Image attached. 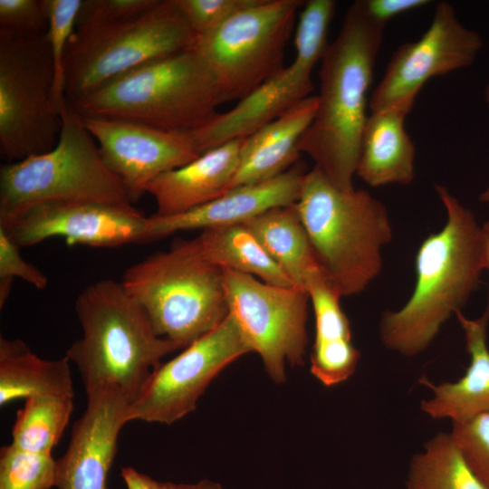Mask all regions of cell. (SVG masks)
<instances>
[{"label": "cell", "mask_w": 489, "mask_h": 489, "mask_svg": "<svg viewBox=\"0 0 489 489\" xmlns=\"http://www.w3.org/2000/svg\"><path fill=\"white\" fill-rule=\"evenodd\" d=\"M478 199L482 203H489V186L480 194Z\"/></svg>", "instance_id": "39"}, {"label": "cell", "mask_w": 489, "mask_h": 489, "mask_svg": "<svg viewBox=\"0 0 489 489\" xmlns=\"http://www.w3.org/2000/svg\"><path fill=\"white\" fill-rule=\"evenodd\" d=\"M446 220L420 244L415 257L416 283L407 302L383 313V345L412 357L433 342L443 324L462 311L486 270L483 225L472 210L443 185H435Z\"/></svg>", "instance_id": "1"}, {"label": "cell", "mask_w": 489, "mask_h": 489, "mask_svg": "<svg viewBox=\"0 0 489 489\" xmlns=\"http://www.w3.org/2000/svg\"><path fill=\"white\" fill-rule=\"evenodd\" d=\"M306 292L315 320L311 373L325 387H333L353 375L360 352L352 343L350 321L340 302L341 298L322 271L310 279Z\"/></svg>", "instance_id": "22"}, {"label": "cell", "mask_w": 489, "mask_h": 489, "mask_svg": "<svg viewBox=\"0 0 489 489\" xmlns=\"http://www.w3.org/2000/svg\"><path fill=\"white\" fill-rule=\"evenodd\" d=\"M51 150L0 168V225L30 208L56 203L132 204L109 169L82 115L68 103Z\"/></svg>", "instance_id": "6"}, {"label": "cell", "mask_w": 489, "mask_h": 489, "mask_svg": "<svg viewBox=\"0 0 489 489\" xmlns=\"http://www.w3.org/2000/svg\"><path fill=\"white\" fill-rule=\"evenodd\" d=\"M87 394V406L73 424L65 453L56 460L58 489H108V475L130 401L118 388Z\"/></svg>", "instance_id": "17"}, {"label": "cell", "mask_w": 489, "mask_h": 489, "mask_svg": "<svg viewBox=\"0 0 489 489\" xmlns=\"http://www.w3.org/2000/svg\"><path fill=\"white\" fill-rule=\"evenodd\" d=\"M47 30V0H0V32L30 36Z\"/></svg>", "instance_id": "33"}, {"label": "cell", "mask_w": 489, "mask_h": 489, "mask_svg": "<svg viewBox=\"0 0 489 489\" xmlns=\"http://www.w3.org/2000/svg\"><path fill=\"white\" fill-rule=\"evenodd\" d=\"M74 309L82 336L65 356L77 366L86 393L113 387L131 404L162 359L178 350L156 333L121 282L101 279L87 285Z\"/></svg>", "instance_id": "3"}, {"label": "cell", "mask_w": 489, "mask_h": 489, "mask_svg": "<svg viewBox=\"0 0 489 489\" xmlns=\"http://www.w3.org/2000/svg\"><path fill=\"white\" fill-rule=\"evenodd\" d=\"M482 225L485 240L486 271H489V220L484 222Z\"/></svg>", "instance_id": "38"}, {"label": "cell", "mask_w": 489, "mask_h": 489, "mask_svg": "<svg viewBox=\"0 0 489 489\" xmlns=\"http://www.w3.org/2000/svg\"><path fill=\"white\" fill-rule=\"evenodd\" d=\"M224 284L229 312L252 352L258 353L272 380L284 382L287 363L304 365L308 292L232 270H224Z\"/></svg>", "instance_id": "12"}, {"label": "cell", "mask_w": 489, "mask_h": 489, "mask_svg": "<svg viewBox=\"0 0 489 489\" xmlns=\"http://www.w3.org/2000/svg\"><path fill=\"white\" fill-rule=\"evenodd\" d=\"M121 283L162 338L184 349L229 314L224 270L206 261L193 240L177 241L129 266Z\"/></svg>", "instance_id": "7"}, {"label": "cell", "mask_w": 489, "mask_h": 489, "mask_svg": "<svg viewBox=\"0 0 489 489\" xmlns=\"http://www.w3.org/2000/svg\"><path fill=\"white\" fill-rule=\"evenodd\" d=\"M221 103L209 65L193 48L123 73L71 106L82 117L187 133L212 120Z\"/></svg>", "instance_id": "5"}, {"label": "cell", "mask_w": 489, "mask_h": 489, "mask_svg": "<svg viewBox=\"0 0 489 489\" xmlns=\"http://www.w3.org/2000/svg\"><path fill=\"white\" fill-rule=\"evenodd\" d=\"M147 217L132 204L56 203L34 206L0 227L19 247L53 237L70 245L115 247L146 243Z\"/></svg>", "instance_id": "16"}, {"label": "cell", "mask_w": 489, "mask_h": 489, "mask_svg": "<svg viewBox=\"0 0 489 489\" xmlns=\"http://www.w3.org/2000/svg\"><path fill=\"white\" fill-rule=\"evenodd\" d=\"M56 483L52 454L22 450L12 445L0 450V489H51Z\"/></svg>", "instance_id": "29"}, {"label": "cell", "mask_w": 489, "mask_h": 489, "mask_svg": "<svg viewBox=\"0 0 489 489\" xmlns=\"http://www.w3.org/2000/svg\"><path fill=\"white\" fill-rule=\"evenodd\" d=\"M82 119L103 161L120 180L131 203L147 193L156 177L200 156L188 133L121 120Z\"/></svg>", "instance_id": "15"}, {"label": "cell", "mask_w": 489, "mask_h": 489, "mask_svg": "<svg viewBox=\"0 0 489 489\" xmlns=\"http://www.w3.org/2000/svg\"><path fill=\"white\" fill-rule=\"evenodd\" d=\"M412 107L371 111L362 133L356 175L371 187L409 185L415 178V146L405 129Z\"/></svg>", "instance_id": "23"}, {"label": "cell", "mask_w": 489, "mask_h": 489, "mask_svg": "<svg viewBox=\"0 0 489 489\" xmlns=\"http://www.w3.org/2000/svg\"><path fill=\"white\" fill-rule=\"evenodd\" d=\"M383 32L384 27L366 14L361 0L349 7L321 60L316 114L298 146L332 185L346 191L354 189L369 116L368 90Z\"/></svg>", "instance_id": "2"}, {"label": "cell", "mask_w": 489, "mask_h": 489, "mask_svg": "<svg viewBox=\"0 0 489 489\" xmlns=\"http://www.w3.org/2000/svg\"><path fill=\"white\" fill-rule=\"evenodd\" d=\"M69 396H34L25 399L12 429L13 446L34 453L52 454L73 411Z\"/></svg>", "instance_id": "28"}, {"label": "cell", "mask_w": 489, "mask_h": 489, "mask_svg": "<svg viewBox=\"0 0 489 489\" xmlns=\"http://www.w3.org/2000/svg\"><path fill=\"white\" fill-rule=\"evenodd\" d=\"M82 0H47L49 42L54 73L53 102L61 113L67 104L64 89V57L82 5Z\"/></svg>", "instance_id": "30"}, {"label": "cell", "mask_w": 489, "mask_h": 489, "mask_svg": "<svg viewBox=\"0 0 489 489\" xmlns=\"http://www.w3.org/2000/svg\"><path fill=\"white\" fill-rule=\"evenodd\" d=\"M306 168L297 162L267 181L229 190L221 197L188 211L147 217L146 243L178 231L243 224L270 209L295 204Z\"/></svg>", "instance_id": "18"}, {"label": "cell", "mask_w": 489, "mask_h": 489, "mask_svg": "<svg viewBox=\"0 0 489 489\" xmlns=\"http://www.w3.org/2000/svg\"><path fill=\"white\" fill-rule=\"evenodd\" d=\"M406 485L408 489H487L468 466L450 434L443 432L412 457Z\"/></svg>", "instance_id": "27"}, {"label": "cell", "mask_w": 489, "mask_h": 489, "mask_svg": "<svg viewBox=\"0 0 489 489\" xmlns=\"http://www.w3.org/2000/svg\"><path fill=\"white\" fill-rule=\"evenodd\" d=\"M317 263L340 296L362 292L379 275L393 238L386 206L362 189L342 190L313 167L295 203Z\"/></svg>", "instance_id": "4"}, {"label": "cell", "mask_w": 489, "mask_h": 489, "mask_svg": "<svg viewBox=\"0 0 489 489\" xmlns=\"http://www.w3.org/2000/svg\"><path fill=\"white\" fill-rule=\"evenodd\" d=\"M20 248L0 227V308L7 301L15 277L38 290L47 287V276L22 257Z\"/></svg>", "instance_id": "32"}, {"label": "cell", "mask_w": 489, "mask_h": 489, "mask_svg": "<svg viewBox=\"0 0 489 489\" xmlns=\"http://www.w3.org/2000/svg\"><path fill=\"white\" fill-rule=\"evenodd\" d=\"M46 33L18 36L0 32V154L6 162L47 152L59 139L62 118L53 98L54 73Z\"/></svg>", "instance_id": "9"}, {"label": "cell", "mask_w": 489, "mask_h": 489, "mask_svg": "<svg viewBox=\"0 0 489 489\" xmlns=\"http://www.w3.org/2000/svg\"><path fill=\"white\" fill-rule=\"evenodd\" d=\"M301 0H254L209 34L196 48L209 65L222 103L241 101L283 67Z\"/></svg>", "instance_id": "10"}, {"label": "cell", "mask_w": 489, "mask_h": 489, "mask_svg": "<svg viewBox=\"0 0 489 489\" xmlns=\"http://www.w3.org/2000/svg\"><path fill=\"white\" fill-rule=\"evenodd\" d=\"M252 352L229 312L214 330L176 357L161 362L129 405V421L171 425L196 409L210 382L229 364Z\"/></svg>", "instance_id": "13"}, {"label": "cell", "mask_w": 489, "mask_h": 489, "mask_svg": "<svg viewBox=\"0 0 489 489\" xmlns=\"http://www.w3.org/2000/svg\"><path fill=\"white\" fill-rule=\"evenodd\" d=\"M450 436L468 466L489 489V411L453 422Z\"/></svg>", "instance_id": "31"}, {"label": "cell", "mask_w": 489, "mask_h": 489, "mask_svg": "<svg viewBox=\"0 0 489 489\" xmlns=\"http://www.w3.org/2000/svg\"><path fill=\"white\" fill-rule=\"evenodd\" d=\"M127 489H225L221 484L204 478L196 484L160 482L131 466L120 470Z\"/></svg>", "instance_id": "36"}, {"label": "cell", "mask_w": 489, "mask_h": 489, "mask_svg": "<svg viewBox=\"0 0 489 489\" xmlns=\"http://www.w3.org/2000/svg\"><path fill=\"white\" fill-rule=\"evenodd\" d=\"M317 106V96H310L244 138L228 191L267 181L296 164L301 154L299 142L312 124Z\"/></svg>", "instance_id": "21"}, {"label": "cell", "mask_w": 489, "mask_h": 489, "mask_svg": "<svg viewBox=\"0 0 489 489\" xmlns=\"http://www.w3.org/2000/svg\"><path fill=\"white\" fill-rule=\"evenodd\" d=\"M158 0H85L77 23L119 22L138 17ZM76 23V24H77Z\"/></svg>", "instance_id": "35"}, {"label": "cell", "mask_w": 489, "mask_h": 489, "mask_svg": "<svg viewBox=\"0 0 489 489\" xmlns=\"http://www.w3.org/2000/svg\"><path fill=\"white\" fill-rule=\"evenodd\" d=\"M193 242L206 261L223 270L250 274L272 285L294 286L243 224L202 230Z\"/></svg>", "instance_id": "26"}, {"label": "cell", "mask_w": 489, "mask_h": 489, "mask_svg": "<svg viewBox=\"0 0 489 489\" xmlns=\"http://www.w3.org/2000/svg\"><path fill=\"white\" fill-rule=\"evenodd\" d=\"M244 140L226 142L156 177L147 188L157 204L155 214H180L228 192L239 165Z\"/></svg>", "instance_id": "19"}, {"label": "cell", "mask_w": 489, "mask_h": 489, "mask_svg": "<svg viewBox=\"0 0 489 489\" xmlns=\"http://www.w3.org/2000/svg\"><path fill=\"white\" fill-rule=\"evenodd\" d=\"M74 397L70 360H43L20 339L0 338V406L34 396Z\"/></svg>", "instance_id": "24"}, {"label": "cell", "mask_w": 489, "mask_h": 489, "mask_svg": "<svg viewBox=\"0 0 489 489\" xmlns=\"http://www.w3.org/2000/svg\"><path fill=\"white\" fill-rule=\"evenodd\" d=\"M332 0H310L299 13L295 58L225 112H218L187 132L199 155L231 140L244 139L311 96L312 71L329 44L328 29L335 13Z\"/></svg>", "instance_id": "11"}, {"label": "cell", "mask_w": 489, "mask_h": 489, "mask_svg": "<svg viewBox=\"0 0 489 489\" xmlns=\"http://www.w3.org/2000/svg\"><path fill=\"white\" fill-rule=\"evenodd\" d=\"M482 47L480 34L460 23L453 5L438 3L422 36L401 44L391 55L369 100L370 112L398 104L413 108L429 79L471 65Z\"/></svg>", "instance_id": "14"}, {"label": "cell", "mask_w": 489, "mask_h": 489, "mask_svg": "<svg viewBox=\"0 0 489 489\" xmlns=\"http://www.w3.org/2000/svg\"><path fill=\"white\" fill-rule=\"evenodd\" d=\"M292 284L306 291L319 266L295 204L278 206L243 223Z\"/></svg>", "instance_id": "25"}, {"label": "cell", "mask_w": 489, "mask_h": 489, "mask_svg": "<svg viewBox=\"0 0 489 489\" xmlns=\"http://www.w3.org/2000/svg\"><path fill=\"white\" fill-rule=\"evenodd\" d=\"M465 335V350L470 357L464 376L455 382L431 383L426 377L419 382L433 392L420 404L421 410L433 419L465 421L489 411V298L485 310L476 319H468L462 311L455 314Z\"/></svg>", "instance_id": "20"}, {"label": "cell", "mask_w": 489, "mask_h": 489, "mask_svg": "<svg viewBox=\"0 0 489 489\" xmlns=\"http://www.w3.org/2000/svg\"><path fill=\"white\" fill-rule=\"evenodd\" d=\"M428 3L427 0H361L366 14L383 27L395 16Z\"/></svg>", "instance_id": "37"}, {"label": "cell", "mask_w": 489, "mask_h": 489, "mask_svg": "<svg viewBox=\"0 0 489 489\" xmlns=\"http://www.w3.org/2000/svg\"><path fill=\"white\" fill-rule=\"evenodd\" d=\"M197 43L176 0H158L129 20L77 23L64 57L66 101L72 105L123 73Z\"/></svg>", "instance_id": "8"}, {"label": "cell", "mask_w": 489, "mask_h": 489, "mask_svg": "<svg viewBox=\"0 0 489 489\" xmlns=\"http://www.w3.org/2000/svg\"><path fill=\"white\" fill-rule=\"evenodd\" d=\"M484 99H485V101L489 104V82L487 83L484 90Z\"/></svg>", "instance_id": "40"}, {"label": "cell", "mask_w": 489, "mask_h": 489, "mask_svg": "<svg viewBox=\"0 0 489 489\" xmlns=\"http://www.w3.org/2000/svg\"><path fill=\"white\" fill-rule=\"evenodd\" d=\"M176 1L183 17L198 39L220 26L254 0Z\"/></svg>", "instance_id": "34"}]
</instances>
